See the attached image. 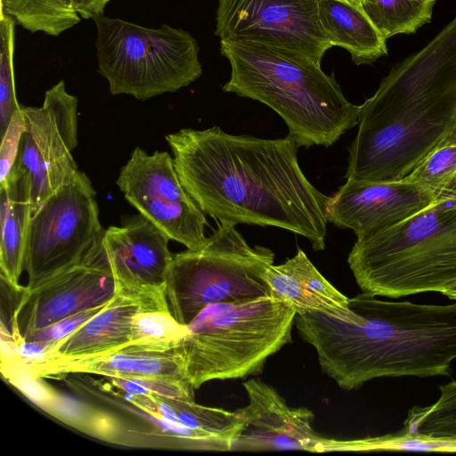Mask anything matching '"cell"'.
I'll list each match as a JSON object with an SVG mask.
<instances>
[{"label": "cell", "instance_id": "1", "mask_svg": "<svg viewBox=\"0 0 456 456\" xmlns=\"http://www.w3.org/2000/svg\"><path fill=\"white\" fill-rule=\"evenodd\" d=\"M178 177L218 222L279 227L325 248L329 196L305 177L296 142L234 135L219 126L166 135Z\"/></svg>", "mask_w": 456, "mask_h": 456}, {"label": "cell", "instance_id": "2", "mask_svg": "<svg viewBox=\"0 0 456 456\" xmlns=\"http://www.w3.org/2000/svg\"><path fill=\"white\" fill-rule=\"evenodd\" d=\"M359 315L349 323L323 314H297L301 338L323 373L344 390L378 378L452 375L456 359V302L420 305L362 292L349 298Z\"/></svg>", "mask_w": 456, "mask_h": 456}, {"label": "cell", "instance_id": "3", "mask_svg": "<svg viewBox=\"0 0 456 456\" xmlns=\"http://www.w3.org/2000/svg\"><path fill=\"white\" fill-rule=\"evenodd\" d=\"M346 180L407 177L456 126V16L362 105Z\"/></svg>", "mask_w": 456, "mask_h": 456}, {"label": "cell", "instance_id": "4", "mask_svg": "<svg viewBox=\"0 0 456 456\" xmlns=\"http://www.w3.org/2000/svg\"><path fill=\"white\" fill-rule=\"evenodd\" d=\"M220 50L231 65L223 90L277 112L298 147L331 146L358 124L361 105L350 102L321 65L249 42L221 40Z\"/></svg>", "mask_w": 456, "mask_h": 456}, {"label": "cell", "instance_id": "5", "mask_svg": "<svg viewBox=\"0 0 456 456\" xmlns=\"http://www.w3.org/2000/svg\"><path fill=\"white\" fill-rule=\"evenodd\" d=\"M347 263L362 292L398 298L456 284V207L432 206L357 237Z\"/></svg>", "mask_w": 456, "mask_h": 456}, {"label": "cell", "instance_id": "6", "mask_svg": "<svg viewBox=\"0 0 456 456\" xmlns=\"http://www.w3.org/2000/svg\"><path fill=\"white\" fill-rule=\"evenodd\" d=\"M296 311L270 296L212 304L187 325L181 345L184 378L194 388L211 380L260 374L290 343Z\"/></svg>", "mask_w": 456, "mask_h": 456}, {"label": "cell", "instance_id": "7", "mask_svg": "<svg viewBox=\"0 0 456 456\" xmlns=\"http://www.w3.org/2000/svg\"><path fill=\"white\" fill-rule=\"evenodd\" d=\"M92 20L98 72L112 95L146 101L200 77L199 44L187 30L168 24L147 28L104 14Z\"/></svg>", "mask_w": 456, "mask_h": 456}, {"label": "cell", "instance_id": "8", "mask_svg": "<svg viewBox=\"0 0 456 456\" xmlns=\"http://www.w3.org/2000/svg\"><path fill=\"white\" fill-rule=\"evenodd\" d=\"M273 261L271 249L249 246L235 224L218 222L202 248L174 254L166 281L170 311L188 325L209 305L269 296L262 275Z\"/></svg>", "mask_w": 456, "mask_h": 456}, {"label": "cell", "instance_id": "9", "mask_svg": "<svg viewBox=\"0 0 456 456\" xmlns=\"http://www.w3.org/2000/svg\"><path fill=\"white\" fill-rule=\"evenodd\" d=\"M105 230L92 182L78 170L29 216L23 262L27 286L86 260L102 247Z\"/></svg>", "mask_w": 456, "mask_h": 456}, {"label": "cell", "instance_id": "10", "mask_svg": "<svg viewBox=\"0 0 456 456\" xmlns=\"http://www.w3.org/2000/svg\"><path fill=\"white\" fill-rule=\"evenodd\" d=\"M77 97L61 80L45 92L41 107H23L24 127L12 168L24 174L30 191V215L78 171Z\"/></svg>", "mask_w": 456, "mask_h": 456}, {"label": "cell", "instance_id": "11", "mask_svg": "<svg viewBox=\"0 0 456 456\" xmlns=\"http://www.w3.org/2000/svg\"><path fill=\"white\" fill-rule=\"evenodd\" d=\"M319 0H218L221 40L275 48L321 65L332 44L319 19Z\"/></svg>", "mask_w": 456, "mask_h": 456}, {"label": "cell", "instance_id": "12", "mask_svg": "<svg viewBox=\"0 0 456 456\" xmlns=\"http://www.w3.org/2000/svg\"><path fill=\"white\" fill-rule=\"evenodd\" d=\"M117 184L125 199L170 240L196 250L208 240V221L183 186L167 151L136 147L121 167Z\"/></svg>", "mask_w": 456, "mask_h": 456}, {"label": "cell", "instance_id": "13", "mask_svg": "<svg viewBox=\"0 0 456 456\" xmlns=\"http://www.w3.org/2000/svg\"><path fill=\"white\" fill-rule=\"evenodd\" d=\"M116 281L102 247L86 260L33 286H26L10 315L21 337L61 319L104 305Z\"/></svg>", "mask_w": 456, "mask_h": 456}, {"label": "cell", "instance_id": "14", "mask_svg": "<svg viewBox=\"0 0 456 456\" xmlns=\"http://www.w3.org/2000/svg\"><path fill=\"white\" fill-rule=\"evenodd\" d=\"M243 387L248 403L236 410L243 427L232 451L340 452L341 440L315 432L312 411L289 406L274 387L261 380L248 379Z\"/></svg>", "mask_w": 456, "mask_h": 456}, {"label": "cell", "instance_id": "15", "mask_svg": "<svg viewBox=\"0 0 456 456\" xmlns=\"http://www.w3.org/2000/svg\"><path fill=\"white\" fill-rule=\"evenodd\" d=\"M169 237L140 213L122 218L121 226L105 230L103 248L116 290L168 304L166 281L174 254Z\"/></svg>", "mask_w": 456, "mask_h": 456}, {"label": "cell", "instance_id": "16", "mask_svg": "<svg viewBox=\"0 0 456 456\" xmlns=\"http://www.w3.org/2000/svg\"><path fill=\"white\" fill-rule=\"evenodd\" d=\"M437 193L405 179L346 180L325 208L328 223L352 230L356 237L400 223L432 206Z\"/></svg>", "mask_w": 456, "mask_h": 456}, {"label": "cell", "instance_id": "17", "mask_svg": "<svg viewBox=\"0 0 456 456\" xmlns=\"http://www.w3.org/2000/svg\"><path fill=\"white\" fill-rule=\"evenodd\" d=\"M22 363L41 378L61 379L69 374H94L102 378L156 377L186 380L181 346L167 351H153L126 346L102 354L53 356L39 362Z\"/></svg>", "mask_w": 456, "mask_h": 456}, {"label": "cell", "instance_id": "18", "mask_svg": "<svg viewBox=\"0 0 456 456\" xmlns=\"http://www.w3.org/2000/svg\"><path fill=\"white\" fill-rule=\"evenodd\" d=\"M262 278L269 296L289 305L297 314L318 313L349 323L360 322L350 309L349 297L326 280L301 248L284 263L269 265Z\"/></svg>", "mask_w": 456, "mask_h": 456}, {"label": "cell", "instance_id": "19", "mask_svg": "<svg viewBox=\"0 0 456 456\" xmlns=\"http://www.w3.org/2000/svg\"><path fill=\"white\" fill-rule=\"evenodd\" d=\"M169 307L116 290L112 299L74 333L60 341L47 357L102 354L129 345L132 318L141 308Z\"/></svg>", "mask_w": 456, "mask_h": 456}, {"label": "cell", "instance_id": "20", "mask_svg": "<svg viewBox=\"0 0 456 456\" xmlns=\"http://www.w3.org/2000/svg\"><path fill=\"white\" fill-rule=\"evenodd\" d=\"M30 216V191L24 174L12 168L0 183V277L15 291L24 270L25 239Z\"/></svg>", "mask_w": 456, "mask_h": 456}, {"label": "cell", "instance_id": "21", "mask_svg": "<svg viewBox=\"0 0 456 456\" xmlns=\"http://www.w3.org/2000/svg\"><path fill=\"white\" fill-rule=\"evenodd\" d=\"M321 25L333 46L345 48L357 64L387 54V38L362 8L342 0H319Z\"/></svg>", "mask_w": 456, "mask_h": 456}, {"label": "cell", "instance_id": "22", "mask_svg": "<svg viewBox=\"0 0 456 456\" xmlns=\"http://www.w3.org/2000/svg\"><path fill=\"white\" fill-rule=\"evenodd\" d=\"M118 391L125 400L152 417L213 435L228 441L232 446L243 427V421L236 411L203 406L196 403L194 399L131 395Z\"/></svg>", "mask_w": 456, "mask_h": 456}, {"label": "cell", "instance_id": "23", "mask_svg": "<svg viewBox=\"0 0 456 456\" xmlns=\"http://www.w3.org/2000/svg\"><path fill=\"white\" fill-rule=\"evenodd\" d=\"M1 12L26 30L58 37L79 23L72 0H1Z\"/></svg>", "mask_w": 456, "mask_h": 456}, {"label": "cell", "instance_id": "24", "mask_svg": "<svg viewBox=\"0 0 456 456\" xmlns=\"http://www.w3.org/2000/svg\"><path fill=\"white\" fill-rule=\"evenodd\" d=\"M436 0H362L361 8L387 39L412 34L431 20Z\"/></svg>", "mask_w": 456, "mask_h": 456}, {"label": "cell", "instance_id": "25", "mask_svg": "<svg viewBox=\"0 0 456 456\" xmlns=\"http://www.w3.org/2000/svg\"><path fill=\"white\" fill-rule=\"evenodd\" d=\"M188 333V326L180 323L169 307L146 306L132 318L128 346L167 351L181 346Z\"/></svg>", "mask_w": 456, "mask_h": 456}, {"label": "cell", "instance_id": "26", "mask_svg": "<svg viewBox=\"0 0 456 456\" xmlns=\"http://www.w3.org/2000/svg\"><path fill=\"white\" fill-rule=\"evenodd\" d=\"M438 399L428 406H414L403 430L437 440L456 441V380L439 386Z\"/></svg>", "mask_w": 456, "mask_h": 456}, {"label": "cell", "instance_id": "27", "mask_svg": "<svg viewBox=\"0 0 456 456\" xmlns=\"http://www.w3.org/2000/svg\"><path fill=\"white\" fill-rule=\"evenodd\" d=\"M15 20L1 12L0 18V133L6 131L12 116L21 109L15 92Z\"/></svg>", "mask_w": 456, "mask_h": 456}, {"label": "cell", "instance_id": "28", "mask_svg": "<svg viewBox=\"0 0 456 456\" xmlns=\"http://www.w3.org/2000/svg\"><path fill=\"white\" fill-rule=\"evenodd\" d=\"M456 175V126L404 179L438 193Z\"/></svg>", "mask_w": 456, "mask_h": 456}, {"label": "cell", "instance_id": "29", "mask_svg": "<svg viewBox=\"0 0 456 456\" xmlns=\"http://www.w3.org/2000/svg\"><path fill=\"white\" fill-rule=\"evenodd\" d=\"M117 389L131 395L194 399V388L184 379L166 378H104Z\"/></svg>", "mask_w": 456, "mask_h": 456}, {"label": "cell", "instance_id": "30", "mask_svg": "<svg viewBox=\"0 0 456 456\" xmlns=\"http://www.w3.org/2000/svg\"><path fill=\"white\" fill-rule=\"evenodd\" d=\"M4 378L38 408L45 411L56 390L18 360L1 363Z\"/></svg>", "mask_w": 456, "mask_h": 456}, {"label": "cell", "instance_id": "31", "mask_svg": "<svg viewBox=\"0 0 456 456\" xmlns=\"http://www.w3.org/2000/svg\"><path fill=\"white\" fill-rule=\"evenodd\" d=\"M108 303L68 316L46 327L36 330L22 338L26 341L41 343L54 348L60 341L74 333L104 308Z\"/></svg>", "mask_w": 456, "mask_h": 456}, {"label": "cell", "instance_id": "32", "mask_svg": "<svg viewBox=\"0 0 456 456\" xmlns=\"http://www.w3.org/2000/svg\"><path fill=\"white\" fill-rule=\"evenodd\" d=\"M95 408L57 391L45 412L84 433Z\"/></svg>", "mask_w": 456, "mask_h": 456}, {"label": "cell", "instance_id": "33", "mask_svg": "<svg viewBox=\"0 0 456 456\" xmlns=\"http://www.w3.org/2000/svg\"><path fill=\"white\" fill-rule=\"evenodd\" d=\"M23 127L21 106V109L12 116L6 131L1 137L0 183L5 181L16 160Z\"/></svg>", "mask_w": 456, "mask_h": 456}, {"label": "cell", "instance_id": "34", "mask_svg": "<svg viewBox=\"0 0 456 456\" xmlns=\"http://www.w3.org/2000/svg\"><path fill=\"white\" fill-rule=\"evenodd\" d=\"M81 19L88 20L104 13L105 7L110 0H72Z\"/></svg>", "mask_w": 456, "mask_h": 456}, {"label": "cell", "instance_id": "35", "mask_svg": "<svg viewBox=\"0 0 456 456\" xmlns=\"http://www.w3.org/2000/svg\"><path fill=\"white\" fill-rule=\"evenodd\" d=\"M436 202L442 203L449 208L456 207V175L446 186L437 193Z\"/></svg>", "mask_w": 456, "mask_h": 456}, {"label": "cell", "instance_id": "36", "mask_svg": "<svg viewBox=\"0 0 456 456\" xmlns=\"http://www.w3.org/2000/svg\"><path fill=\"white\" fill-rule=\"evenodd\" d=\"M441 293L456 301V284L444 289Z\"/></svg>", "mask_w": 456, "mask_h": 456}, {"label": "cell", "instance_id": "37", "mask_svg": "<svg viewBox=\"0 0 456 456\" xmlns=\"http://www.w3.org/2000/svg\"><path fill=\"white\" fill-rule=\"evenodd\" d=\"M342 1H345L352 5H354V6H357V7H360L361 8V3H362V0H342Z\"/></svg>", "mask_w": 456, "mask_h": 456}]
</instances>
